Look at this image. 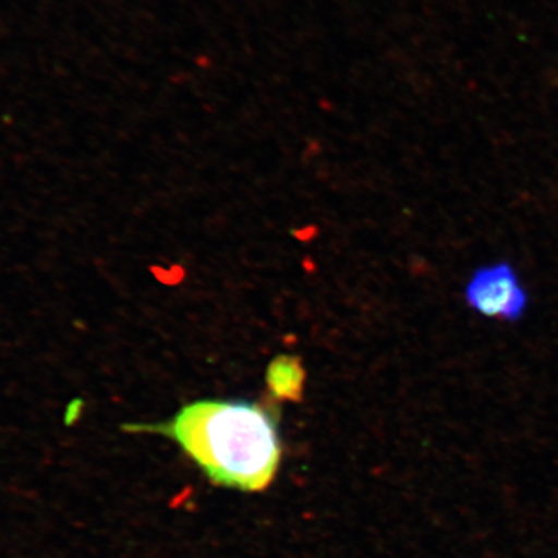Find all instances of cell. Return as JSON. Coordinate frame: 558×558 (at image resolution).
<instances>
[{"label": "cell", "instance_id": "3957f363", "mask_svg": "<svg viewBox=\"0 0 558 558\" xmlns=\"http://www.w3.org/2000/svg\"><path fill=\"white\" fill-rule=\"evenodd\" d=\"M274 373L271 377V388L275 392H279L281 396H296L299 388L301 387V373L296 362H290L286 359L284 362L275 363Z\"/></svg>", "mask_w": 558, "mask_h": 558}, {"label": "cell", "instance_id": "7a4b0ae2", "mask_svg": "<svg viewBox=\"0 0 558 558\" xmlns=\"http://www.w3.org/2000/svg\"><path fill=\"white\" fill-rule=\"evenodd\" d=\"M470 310L487 318L519 322L526 314L529 295L512 264L497 263L473 271L464 290Z\"/></svg>", "mask_w": 558, "mask_h": 558}, {"label": "cell", "instance_id": "6da1fadb", "mask_svg": "<svg viewBox=\"0 0 558 558\" xmlns=\"http://www.w3.org/2000/svg\"><path fill=\"white\" fill-rule=\"evenodd\" d=\"M174 440L213 484L242 492L269 487L281 462L274 410L247 400H197L148 427Z\"/></svg>", "mask_w": 558, "mask_h": 558}]
</instances>
